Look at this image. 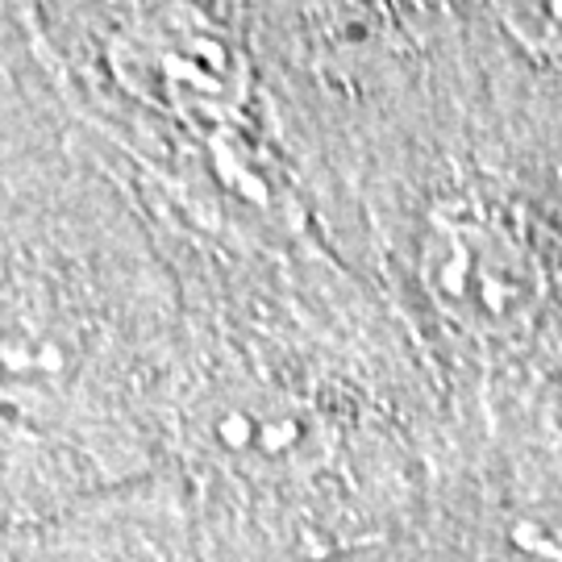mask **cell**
<instances>
[{"mask_svg": "<svg viewBox=\"0 0 562 562\" xmlns=\"http://www.w3.org/2000/svg\"><path fill=\"white\" fill-rule=\"evenodd\" d=\"M422 276L446 317L480 334L521 329L546 296V271L529 238L483 201L434 209Z\"/></svg>", "mask_w": 562, "mask_h": 562, "instance_id": "cell-1", "label": "cell"}]
</instances>
